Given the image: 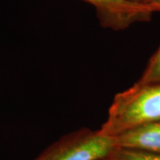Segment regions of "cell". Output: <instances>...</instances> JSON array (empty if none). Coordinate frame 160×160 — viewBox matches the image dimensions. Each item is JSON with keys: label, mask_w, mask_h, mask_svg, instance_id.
Here are the masks:
<instances>
[{"label": "cell", "mask_w": 160, "mask_h": 160, "mask_svg": "<svg viewBox=\"0 0 160 160\" xmlns=\"http://www.w3.org/2000/svg\"><path fill=\"white\" fill-rule=\"evenodd\" d=\"M160 121V82H135L113 98L107 119L99 130L116 136L138 126Z\"/></svg>", "instance_id": "obj_1"}, {"label": "cell", "mask_w": 160, "mask_h": 160, "mask_svg": "<svg viewBox=\"0 0 160 160\" xmlns=\"http://www.w3.org/2000/svg\"><path fill=\"white\" fill-rule=\"evenodd\" d=\"M115 148L113 137L84 128L62 137L33 160H99Z\"/></svg>", "instance_id": "obj_2"}, {"label": "cell", "mask_w": 160, "mask_h": 160, "mask_svg": "<svg viewBox=\"0 0 160 160\" xmlns=\"http://www.w3.org/2000/svg\"><path fill=\"white\" fill-rule=\"evenodd\" d=\"M95 10L102 27L122 31L137 22H147L153 12L148 6L135 5L126 0H81Z\"/></svg>", "instance_id": "obj_3"}, {"label": "cell", "mask_w": 160, "mask_h": 160, "mask_svg": "<svg viewBox=\"0 0 160 160\" xmlns=\"http://www.w3.org/2000/svg\"><path fill=\"white\" fill-rule=\"evenodd\" d=\"M113 138L117 148L160 154V121L138 126Z\"/></svg>", "instance_id": "obj_4"}, {"label": "cell", "mask_w": 160, "mask_h": 160, "mask_svg": "<svg viewBox=\"0 0 160 160\" xmlns=\"http://www.w3.org/2000/svg\"><path fill=\"white\" fill-rule=\"evenodd\" d=\"M160 82V45L150 58L141 77L137 80L139 84H148Z\"/></svg>", "instance_id": "obj_5"}, {"label": "cell", "mask_w": 160, "mask_h": 160, "mask_svg": "<svg viewBox=\"0 0 160 160\" xmlns=\"http://www.w3.org/2000/svg\"><path fill=\"white\" fill-rule=\"evenodd\" d=\"M106 158L108 160H160V154L135 150L115 148Z\"/></svg>", "instance_id": "obj_6"}, {"label": "cell", "mask_w": 160, "mask_h": 160, "mask_svg": "<svg viewBox=\"0 0 160 160\" xmlns=\"http://www.w3.org/2000/svg\"><path fill=\"white\" fill-rule=\"evenodd\" d=\"M148 7L153 13L160 12V0H152Z\"/></svg>", "instance_id": "obj_7"}, {"label": "cell", "mask_w": 160, "mask_h": 160, "mask_svg": "<svg viewBox=\"0 0 160 160\" xmlns=\"http://www.w3.org/2000/svg\"><path fill=\"white\" fill-rule=\"evenodd\" d=\"M126 1L129 2L131 3L135 4V5L148 6V5L152 2V0H126Z\"/></svg>", "instance_id": "obj_8"}, {"label": "cell", "mask_w": 160, "mask_h": 160, "mask_svg": "<svg viewBox=\"0 0 160 160\" xmlns=\"http://www.w3.org/2000/svg\"><path fill=\"white\" fill-rule=\"evenodd\" d=\"M99 160H108V159H107V158H103V159H99Z\"/></svg>", "instance_id": "obj_9"}]
</instances>
